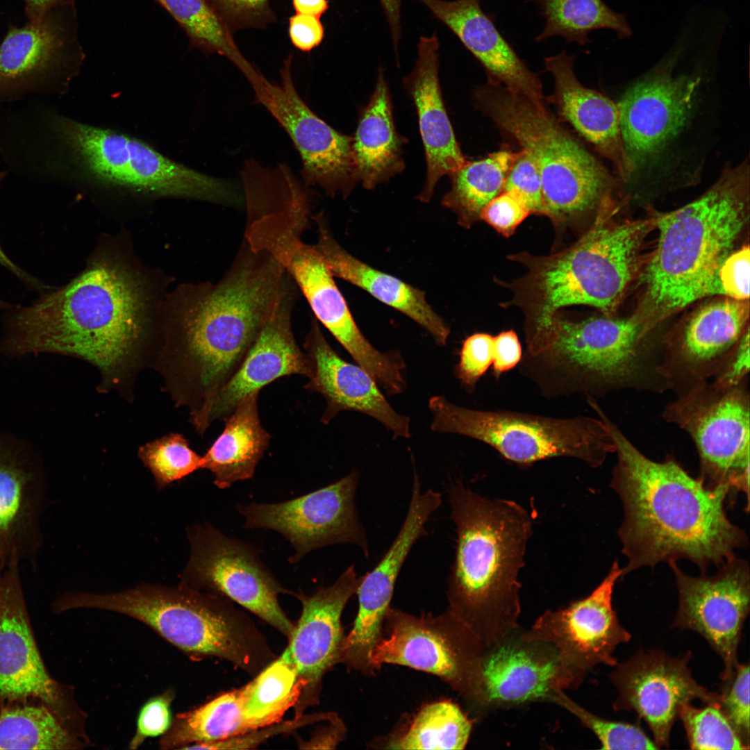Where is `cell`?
I'll return each mask as SVG.
<instances>
[{"label": "cell", "mask_w": 750, "mask_h": 750, "mask_svg": "<svg viewBox=\"0 0 750 750\" xmlns=\"http://www.w3.org/2000/svg\"><path fill=\"white\" fill-rule=\"evenodd\" d=\"M592 410L607 427L617 455L611 486L624 512L618 531L628 560L623 575L682 558L705 570L721 565L747 544L744 531L727 517V489L706 487L672 457L651 460L598 404Z\"/></svg>", "instance_id": "6da1fadb"}, {"label": "cell", "mask_w": 750, "mask_h": 750, "mask_svg": "<svg viewBox=\"0 0 750 750\" xmlns=\"http://www.w3.org/2000/svg\"><path fill=\"white\" fill-rule=\"evenodd\" d=\"M291 281L270 253L244 240L218 282L188 288L178 336L162 357L170 390L190 414L205 413L235 374Z\"/></svg>", "instance_id": "7a4b0ae2"}, {"label": "cell", "mask_w": 750, "mask_h": 750, "mask_svg": "<svg viewBox=\"0 0 750 750\" xmlns=\"http://www.w3.org/2000/svg\"><path fill=\"white\" fill-rule=\"evenodd\" d=\"M147 301L125 267L100 258L67 285L31 305L11 308L3 349L12 355L50 352L97 367L105 383L126 378L140 356Z\"/></svg>", "instance_id": "3957f363"}, {"label": "cell", "mask_w": 750, "mask_h": 750, "mask_svg": "<svg viewBox=\"0 0 750 750\" xmlns=\"http://www.w3.org/2000/svg\"><path fill=\"white\" fill-rule=\"evenodd\" d=\"M449 497L457 545L448 580L447 609L487 649L520 626L518 574L532 520L517 503L482 497L460 483L451 485Z\"/></svg>", "instance_id": "277c9868"}, {"label": "cell", "mask_w": 750, "mask_h": 750, "mask_svg": "<svg viewBox=\"0 0 750 750\" xmlns=\"http://www.w3.org/2000/svg\"><path fill=\"white\" fill-rule=\"evenodd\" d=\"M615 208L611 197L606 198L592 226L560 251L510 256L526 269L510 284L513 297L509 304L525 314L528 353L542 350L560 309L588 306L610 317L620 302L635 273L648 222L617 220Z\"/></svg>", "instance_id": "5b68a950"}, {"label": "cell", "mask_w": 750, "mask_h": 750, "mask_svg": "<svg viewBox=\"0 0 750 750\" xmlns=\"http://www.w3.org/2000/svg\"><path fill=\"white\" fill-rule=\"evenodd\" d=\"M20 151L35 178L63 160L101 183L136 192L226 205L242 199L231 182L180 165L136 138L83 124L34 104L24 122Z\"/></svg>", "instance_id": "8992f818"}, {"label": "cell", "mask_w": 750, "mask_h": 750, "mask_svg": "<svg viewBox=\"0 0 750 750\" xmlns=\"http://www.w3.org/2000/svg\"><path fill=\"white\" fill-rule=\"evenodd\" d=\"M749 166L725 169L701 197L656 219V249L644 272L646 299L656 322L708 294H722L719 268L744 224Z\"/></svg>", "instance_id": "52a82bcc"}, {"label": "cell", "mask_w": 750, "mask_h": 750, "mask_svg": "<svg viewBox=\"0 0 750 750\" xmlns=\"http://www.w3.org/2000/svg\"><path fill=\"white\" fill-rule=\"evenodd\" d=\"M57 612L75 608L112 611L146 624L190 658H218L250 673L265 665V640L245 615L224 597L179 584H142L122 592L67 593Z\"/></svg>", "instance_id": "ba28073f"}, {"label": "cell", "mask_w": 750, "mask_h": 750, "mask_svg": "<svg viewBox=\"0 0 750 750\" xmlns=\"http://www.w3.org/2000/svg\"><path fill=\"white\" fill-rule=\"evenodd\" d=\"M476 97L483 110L536 163L542 180L543 215L561 226L598 210L610 196L612 176L543 101L492 82Z\"/></svg>", "instance_id": "9c48e42d"}, {"label": "cell", "mask_w": 750, "mask_h": 750, "mask_svg": "<svg viewBox=\"0 0 750 750\" xmlns=\"http://www.w3.org/2000/svg\"><path fill=\"white\" fill-rule=\"evenodd\" d=\"M651 330L640 316L553 318L545 351L528 356L558 390L600 393L624 389H669L659 372L660 358L642 342Z\"/></svg>", "instance_id": "30bf717a"}, {"label": "cell", "mask_w": 750, "mask_h": 750, "mask_svg": "<svg viewBox=\"0 0 750 750\" xmlns=\"http://www.w3.org/2000/svg\"><path fill=\"white\" fill-rule=\"evenodd\" d=\"M431 428L479 440L521 465L558 456L600 466L615 445L603 421L586 416L556 418L507 410H481L432 396Z\"/></svg>", "instance_id": "8fae6325"}, {"label": "cell", "mask_w": 750, "mask_h": 750, "mask_svg": "<svg viewBox=\"0 0 750 750\" xmlns=\"http://www.w3.org/2000/svg\"><path fill=\"white\" fill-rule=\"evenodd\" d=\"M485 649L474 631L448 609L438 615L423 612L416 616L390 607L369 660L375 672L392 664L435 675L486 710Z\"/></svg>", "instance_id": "7c38bea8"}, {"label": "cell", "mask_w": 750, "mask_h": 750, "mask_svg": "<svg viewBox=\"0 0 750 750\" xmlns=\"http://www.w3.org/2000/svg\"><path fill=\"white\" fill-rule=\"evenodd\" d=\"M749 406L747 381L724 390L706 382L679 394L662 413L693 440L702 483L729 494L742 492L748 499Z\"/></svg>", "instance_id": "4fadbf2b"}, {"label": "cell", "mask_w": 750, "mask_h": 750, "mask_svg": "<svg viewBox=\"0 0 750 750\" xmlns=\"http://www.w3.org/2000/svg\"><path fill=\"white\" fill-rule=\"evenodd\" d=\"M187 535L190 556L181 584L224 597L289 638L294 624L278 597L290 592L261 562L256 549L209 524L188 528Z\"/></svg>", "instance_id": "5bb4252c"}, {"label": "cell", "mask_w": 750, "mask_h": 750, "mask_svg": "<svg viewBox=\"0 0 750 750\" xmlns=\"http://www.w3.org/2000/svg\"><path fill=\"white\" fill-rule=\"evenodd\" d=\"M292 56L284 60L281 81L274 83L260 72L248 80L255 100L288 134L302 163L306 188L318 186L329 197L347 198L358 182L353 138L339 133L317 116L299 94L291 74Z\"/></svg>", "instance_id": "9a60e30c"}, {"label": "cell", "mask_w": 750, "mask_h": 750, "mask_svg": "<svg viewBox=\"0 0 750 750\" xmlns=\"http://www.w3.org/2000/svg\"><path fill=\"white\" fill-rule=\"evenodd\" d=\"M17 561L0 573V699L36 701L49 707L79 738L86 716L72 688L55 680L38 647L25 602Z\"/></svg>", "instance_id": "2e32d148"}, {"label": "cell", "mask_w": 750, "mask_h": 750, "mask_svg": "<svg viewBox=\"0 0 750 750\" xmlns=\"http://www.w3.org/2000/svg\"><path fill=\"white\" fill-rule=\"evenodd\" d=\"M359 474L353 470L339 481L297 498L276 503L238 505L247 528L271 529L292 544L296 563L309 552L335 544L351 543L369 555L364 527L354 503Z\"/></svg>", "instance_id": "e0dca14e"}, {"label": "cell", "mask_w": 750, "mask_h": 750, "mask_svg": "<svg viewBox=\"0 0 750 750\" xmlns=\"http://www.w3.org/2000/svg\"><path fill=\"white\" fill-rule=\"evenodd\" d=\"M668 563L678 592L674 626L702 635L724 662L721 678L729 679L739 664L738 649L749 612L748 563L733 556L715 575L694 577L683 572L676 561Z\"/></svg>", "instance_id": "ac0fdd59"}, {"label": "cell", "mask_w": 750, "mask_h": 750, "mask_svg": "<svg viewBox=\"0 0 750 750\" xmlns=\"http://www.w3.org/2000/svg\"><path fill=\"white\" fill-rule=\"evenodd\" d=\"M691 654L672 658L660 651H638L617 664L610 678L619 696L615 710L634 711L648 725L658 749L669 745L680 707L696 699L719 706L720 694L708 690L692 677Z\"/></svg>", "instance_id": "d6986e66"}, {"label": "cell", "mask_w": 750, "mask_h": 750, "mask_svg": "<svg viewBox=\"0 0 750 750\" xmlns=\"http://www.w3.org/2000/svg\"><path fill=\"white\" fill-rule=\"evenodd\" d=\"M441 502L439 492L431 489L422 492L419 481L414 479L408 512L397 536L377 565L362 576L357 588L358 612L344 637L339 662L349 669L374 674L370 654L381 638L400 570L415 542L426 534V523Z\"/></svg>", "instance_id": "ffe728a7"}, {"label": "cell", "mask_w": 750, "mask_h": 750, "mask_svg": "<svg viewBox=\"0 0 750 750\" xmlns=\"http://www.w3.org/2000/svg\"><path fill=\"white\" fill-rule=\"evenodd\" d=\"M622 575L623 569L615 561L589 595L544 612L530 629L522 630V638L552 644L567 663L586 673L600 664L615 667V649L631 639L612 607L613 588Z\"/></svg>", "instance_id": "44dd1931"}, {"label": "cell", "mask_w": 750, "mask_h": 750, "mask_svg": "<svg viewBox=\"0 0 750 750\" xmlns=\"http://www.w3.org/2000/svg\"><path fill=\"white\" fill-rule=\"evenodd\" d=\"M519 626L485 649L487 710L551 701L556 689L576 690L586 672L567 663L552 644L522 638Z\"/></svg>", "instance_id": "7402d4cb"}, {"label": "cell", "mask_w": 750, "mask_h": 750, "mask_svg": "<svg viewBox=\"0 0 750 750\" xmlns=\"http://www.w3.org/2000/svg\"><path fill=\"white\" fill-rule=\"evenodd\" d=\"M361 579L351 565L328 588H321L310 595L292 593L301 603L302 610L282 653L294 665L303 684L294 706L296 716L319 701L322 678L339 663L345 637L342 614Z\"/></svg>", "instance_id": "603a6c76"}, {"label": "cell", "mask_w": 750, "mask_h": 750, "mask_svg": "<svg viewBox=\"0 0 750 750\" xmlns=\"http://www.w3.org/2000/svg\"><path fill=\"white\" fill-rule=\"evenodd\" d=\"M699 77L674 76L667 66L631 86L617 103L626 154L635 170L649 163L688 120Z\"/></svg>", "instance_id": "cb8c5ba5"}, {"label": "cell", "mask_w": 750, "mask_h": 750, "mask_svg": "<svg viewBox=\"0 0 750 750\" xmlns=\"http://www.w3.org/2000/svg\"><path fill=\"white\" fill-rule=\"evenodd\" d=\"M303 232L285 214H271L247 222L244 240L270 253L301 291L317 321L334 338L344 336L356 322L322 256L301 240Z\"/></svg>", "instance_id": "d4e9b609"}, {"label": "cell", "mask_w": 750, "mask_h": 750, "mask_svg": "<svg viewBox=\"0 0 750 750\" xmlns=\"http://www.w3.org/2000/svg\"><path fill=\"white\" fill-rule=\"evenodd\" d=\"M748 300L729 297L699 308L672 339L661 356L659 372L678 394L715 375L748 328Z\"/></svg>", "instance_id": "484cf974"}, {"label": "cell", "mask_w": 750, "mask_h": 750, "mask_svg": "<svg viewBox=\"0 0 750 750\" xmlns=\"http://www.w3.org/2000/svg\"><path fill=\"white\" fill-rule=\"evenodd\" d=\"M297 286L292 281L247 352L237 372L217 393L205 415L201 434L224 419L247 394L280 378L298 374L310 378L312 362L296 342L292 314Z\"/></svg>", "instance_id": "4316f807"}, {"label": "cell", "mask_w": 750, "mask_h": 750, "mask_svg": "<svg viewBox=\"0 0 750 750\" xmlns=\"http://www.w3.org/2000/svg\"><path fill=\"white\" fill-rule=\"evenodd\" d=\"M303 347L312 366L305 388L320 394L326 401L321 419L323 424H329L342 411H353L374 418L390 431L394 438L410 437V418L392 408L365 369L337 353L315 319H311Z\"/></svg>", "instance_id": "83f0119b"}, {"label": "cell", "mask_w": 750, "mask_h": 750, "mask_svg": "<svg viewBox=\"0 0 750 750\" xmlns=\"http://www.w3.org/2000/svg\"><path fill=\"white\" fill-rule=\"evenodd\" d=\"M56 9L40 21L10 28L0 45V104L60 90L71 40Z\"/></svg>", "instance_id": "f1b7e54d"}, {"label": "cell", "mask_w": 750, "mask_h": 750, "mask_svg": "<svg viewBox=\"0 0 750 750\" xmlns=\"http://www.w3.org/2000/svg\"><path fill=\"white\" fill-rule=\"evenodd\" d=\"M41 466L26 451L0 441V560L34 565L42 537L46 495Z\"/></svg>", "instance_id": "f546056e"}, {"label": "cell", "mask_w": 750, "mask_h": 750, "mask_svg": "<svg viewBox=\"0 0 750 750\" xmlns=\"http://www.w3.org/2000/svg\"><path fill=\"white\" fill-rule=\"evenodd\" d=\"M447 26L485 69L490 82L536 101L542 83L496 26L480 0H417Z\"/></svg>", "instance_id": "4dcf8cb0"}, {"label": "cell", "mask_w": 750, "mask_h": 750, "mask_svg": "<svg viewBox=\"0 0 750 750\" xmlns=\"http://www.w3.org/2000/svg\"><path fill=\"white\" fill-rule=\"evenodd\" d=\"M440 42L435 33L422 36L417 44V59L404 85L415 103L424 147L427 176L418 199L428 203L438 181L459 169L466 160L456 141L440 90Z\"/></svg>", "instance_id": "1f68e13d"}, {"label": "cell", "mask_w": 750, "mask_h": 750, "mask_svg": "<svg viewBox=\"0 0 750 750\" xmlns=\"http://www.w3.org/2000/svg\"><path fill=\"white\" fill-rule=\"evenodd\" d=\"M574 59L565 51L544 58L545 69L554 81L552 101L560 115L626 181L635 168L624 146L617 103L579 82L574 71Z\"/></svg>", "instance_id": "d6a6232c"}, {"label": "cell", "mask_w": 750, "mask_h": 750, "mask_svg": "<svg viewBox=\"0 0 750 750\" xmlns=\"http://www.w3.org/2000/svg\"><path fill=\"white\" fill-rule=\"evenodd\" d=\"M312 218L318 232L314 247L334 276L362 289L408 317L424 328L438 345L447 344L451 330L427 302L424 291L374 269L349 253L335 239L323 212Z\"/></svg>", "instance_id": "836d02e7"}, {"label": "cell", "mask_w": 750, "mask_h": 750, "mask_svg": "<svg viewBox=\"0 0 750 750\" xmlns=\"http://www.w3.org/2000/svg\"><path fill=\"white\" fill-rule=\"evenodd\" d=\"M259 391L247 394L224 419V428L203 457V469L213 475L219 489L251 478L267 450L271 436L262 426L258 408Z\"/></svg>", "instance_id": "e575fe53"}, {"label": "cell", "mask_w": 750, "mask_h": 750, "mask_svg": "<svg viewBox=\"0 0 750 750\" xmlns=\"http://www.w3.org/2000/svg\"><path fill=\"white\" fill-rule=\"evenodd\" d=\"M390 96L382 67L369 102L360 119L353 142L358 182L367 190L388 182L404 168L405 142L396 131Z\"/></svg>", "instance_id": "d590c367"}, {"label": "cell", "mask_w": 750, "mask_h": 750, "mask_svg": "<svg viewBox=\"0 0 750 750\" xmlns=\"http://www.w3.org/2000/svg\"><path fill=\"white\" fill-rule=\"evenodd\" d=\"M244 686L213 698L173 717L159 742L162 749H185L197 743L221 741L249 731L244 713Z\"/></svg>", "instance_id": "8d00e7d4"}, {"label": "cell", "mask_w": 750, "mask_h": 750, "mask_svg": "<svg viewBox=\"0 0 750 750\" xmlns=\"http://www.w3.org/2000/svg\"><path fill=\"white\" fill-rule=\"evenodd\" d=\"M519 152L501 150L466 162L452 172L451 186L442 205L451 211L458 224L471 228L480 220L483 208L503 191L506 179Z\"/></svg>", "instance_id": "74e56055"}, {"label": "cell", "mask_w": 750, "mask_h": 750, "mask_svg": "<svg viewBox=\"0 0 750 750\" xmlns=\"http://www.w3.org/2000/svg\"><path fill=\"white\" fill-rule=\"evenodd\" d=\"M89 744L47 706L5 702L0 708V749H77Z\"/></svg>", "instance_id": "f35d334b"}, {"label": "cell", "mask_w": 750, "mask_h": 750, "mask_svg": "<svg viewBox=\"0 0 750 750\" xmlns=\"http://www.w3.org/2000/svg\"><path fill=\"white\" fill-rule=\"evenodd\" d=\"M473 722L449 700L423 706L406 728L392 733L379 744L390 749H463Z\"/></svg>", "instance_id": "ab89813d"}, {"label": "cell", "mask_w": 750, "mask_h": 750, "mask_svg": "<svg viewBox=\"0 0 750 750\" xmlns=\"http://www.w3.org/2000/svg\"><path fill=\"white\" fill-rule=\"evenodd\" d=\"M545 20L543 31L535 37L542 42L561 36L568 43L585 45L588 35L597 29L615 31L619 39L628 38L631 29L623 14L611 10L602 0H535Z\"/></svg>", "instance_id": "60d3db41"}, {"label": "cell", "mask_w": 750, "mask_h": 750, "mask_svg": "<svg viewBox=\"0 0 750 750\" xmlns=\"http://www.w3.org/2000/svg\"><path fill=\"white\" fill-rule=\"evenodd\" d=\"M303 684L282 653L244 685V713L250 731L278 722L297 704Z\"/></svg>", "instance_id": "b9f144b4"}, {"label": "cell", "mask_w": 750, "mask_h": 750, "mask_svg": "<svg viewBox=\"0 0 750 750\" xmlns=\"http://www.w3.org/2000/svg\"><path fill=\"white\" fill-rule=\"evenodd\" d=\"M177 22L191 44L204 53H217L244 75L254 66L236 45L233 33L208 0H156Z\"/></svg>", "instance_id": "7bdbcfd3"}, {"label": "cell", "mask_w": 750, "mask_h": 750, "mask_svg": "<svg viewBox=\"0 0 750 750\" xmlns=\"http://www.w3.org/2000/svg\"><path fill=\"white\" fill-rule=\"evenodd\" d=\"M138 456L153 475L158 489L203 468V457L179 433H170L140 447Z\"/></svg>", "instance_id": "ee69618b"}, {"label": "cell", "mask_w": 750, "mask_h": 750, "mask_svg": "<svg viewBox=\"0 0 750 750\" xmlns=\"http://www.w3.org/2000/svg\"><path fill=\"white\" fill-rule=\"evenodd\" d=\"M692 749H749L719 708L709 705L702 708L690 703L678 710Z\"/></svg>", "instance_id": "f6af8a7d"}, {"label": "cell", "mask_w": 750, "mask_h": 750, "mask_svg": "<svg viewBox=\"0 0 750 750\" xmlns=\"http://www.w3.org/2000/svg\"><path fill=\"white\" fill-rule=\"evenodd\" d=\"M574 715L598 738L603 749H658L655 742L638 726L610 721L588 711L556 689L551 701Z\"/></svg>", "instance_id": "bcb514c9"}, {"label": "cell", "mask_w": 750, "mask_h": 750, "mask_svg": "<svg viewBox=\"0 0 750 750\" xmlns=\"http://www.w3.org/2000/svg\"><path fill=\"white\" fill-rule=\"evenodd\" d=\"M719 708L740 739L749 748V665L738 664L732 676L725 681Z\"/></svg>", "instance_id": "7dc6e473"}, {"label": "cell", "mask_w": 750, "mask_h": 750, "mask_svg": "<svg viewBox=\"0 0 750 750\" xmlns=\"http://www.w3.org/2000/svg\"><path fill=\"white\" fill-rule=\"evenodd\" d=\"M334 713L333 712H326L307 715H301L295 717L292 720L283 722H278L221 741L194 744L188 746L185 749H253L273 736L292 732L309 724L321 722L332 717Z\"/></svg>", "instance_id": "c3c4849f"}, {"label": "cell", "mask_w": 750, "mask_h": 750, "mask_svg": "<svg viewBox=\"0 0 750 750\" xmlns=\"http://www.w3.org/2000/svg\"><path fill=\"white\" fill-rule=\"evenodd\" d=\"M492 361L493 337L486 333H476L462 342L454 372L467 390H473Z\"/></svg>", "instance_id": "681fc988"}, {"label": "cell", "mask_w": 750, "mask_h": 750, "mask_svg": "<svg viewBox=\"0 0 750 750\" xmlns=\"http://www.w3.org/2000/svg\"><path fill=\"white\" fill-rule=\"evenodd\" d=\"M208 1L232 33L248 28H265L275 20L269 0Z\"/></svg>", "instance_id": "f907efd6"}, {"label": "cell", "mask_w": 750, "mask_h": 750, "mask_svg": "<svg viewBox=\"0 0 750 750\" xmlns=\"http://www.w3.org/2000/svg\"><path fill=\"white\" fill-rule=\"evenodd\" d=\"M503 190L517 193L531 214L543 215L542 185L540 174L531 156L522 150L506 179Z\"/></svg>", "instance_id": "816d5d0a"}, {"label": "cell", "mask_w": 750, "mask_h": 750, "mask_svg": "<svg viewBox=\"0 0 750 750\" xmlns=\"http://www.w3.org/2000/svg\"><path fill=\"white\" fill-rule=\"evenodd\" d=\"M174 693L172 689L149 699L138 713L135 735L128 749L139 748L149 738L163 735L169 728L173 717L172 703Z\"/></svg>", "instance_id": "f5cc1de1"}, {"label": "cell", "mask_w": 750, "mask_h": 750, "mask_svg": "<svg viewBox=\"0 0 750 750\" xmlns=\"http://www.w3.org/2000/svg\"><path fill=\"white\" fill-rule=\"evenodd\" d=\"M531 214L527 205L517 193L503 190L483 208L480 219L503 236L510 237Z\"/></svg>", "instance_id": "db71d44e"}, {"label": "cell", "mask_w": 750, "mask_h": 750, "mask_svg": "<svg viewBox=\"0 0 750 750\" xmlns=\"http://www.w3.org/2000/svg\"><path fill=\"white\" fill-rule=\"evenodd\" d=\"M749 247L745 246L724 260L718 272L722 294L736 300H749Z\"/></svg>", "instance_id": "11a10c76"}, {"label": "cell", "mask_w": 750, "mask_h": 750, "mask_svg": "<svg viewBox=\"0 0 750 750\" xmlns=\"http://www.w3.org/2000/svg\"><path fill=\"white\" fill-rule=\"evenodd\" d=\"M749 372V331L745 330L738 342L713 376L718 389L735 387L746 381Z\"/></svg>", "instance_id": "9f6ffc18"}, {"label": "cell", "mask_w": 750, "mask_h": 750, "mask_svg": "<svg viewBox=\"0 0 750 750\" xmlns=\"http://www.w3.org/2000/svg\"><path fill=\"white\" fill-rule=\"evenodd\" d=\"M288 33L297 49L309 52L322 42L324 28L319 17L296 13L289 18Z\"/></svg>", "instance_id": "6f0895ef"}, {"label": "cell", "mask_w": 750, "mask_h": 750, "mask_svg": "<svg viewBox=\"0 0 750 750\" xmlns=\"http://www.w3.org/2000/svg\"><path fill=\"white\" fill-rule=\"evenodd\" d=\"M522 358L521 343L514 331H504L493 337L492 368L496 377L512 369Z\"/></svg>", "instance_id": "680465c9"}, {"label": "cell", "mask_w": 750, "mask_h": 750, "mask_svg": "<svg viewBox=\"0 0 750 750\" xmlns=\"http://www.w3.org/2000/svg\"><path fill=\"white\" fill-rule=\"evenodd\" d=\"M345 725L335 713L324 722L322 728L316 729L309 740L299 742V748L306 749H333L346 737Z\"/></svg>", "instance_id": "91938a15"}, {"label": "cell", "mask_w": 750, "mask_h": 750, "mask_svg": "<svg viewBox=\"0 0 750 750\" xmlns=\"http://www.w3.org/2000/svg\"><path fill=\"white\" fill-rule=\"evenodd\" d=\"M8 171L0 172V187L3 181L8 175ZM0 265L8 269L13 274H15L18 278L26 284L28 287H31L35 290H43L44 289V285L38 279L29 275L25 271L22 269L19 266L15 264L12 260H10L0 245ZM9 305L0 299V309L9 308Z\"/></svg>", "instance_id": "94428289"}, {"label": "cell", "mask_w": 750, "mask_h": 750, "mask_svg": "<svg viewBox=\"0 0 750 750\" xmlns=\"http://www.w3.org/2000/svg\"><path fill=\"white\" fill-rule=\"evenodd\" d=\"M403 0H380L391 33L392 41L397 52L401 38V7Z\"/></svg>", "instance_id": "6125c7cd"}, {"label": "cell", "mask_w": 750, "mask_h": 750, "mask_svg": "<svg viewBox=\"0 0 750 750\" xmlns=\"http://www.w3.org/2000/svg\"><path fill=\"white\" fill-rule=\"evenodd\" d=\"M69 0H24L25 12L29 22H38L49 12L67 3Z\"/></svg>", "instance_id": "be15d7a7"}, {"label": "cell", "mask_w": 750, "mask_h": 750, "mask_svg": "<svg viewBox=\"0 0 750 750\" xmlns=\"http://www.w3.org/2000/svg\"><path fill=\"white\" fill-rule=\"evenodd\" d=\"M296 13L320 17L328 9V0H292Z\"/></svg>", "instance_id": "e7e4bbea"}, {"label": "cell", "mask_w": 750, "mask_h": 750, "mask_svg": "<svg viewBox=\"0 0 750 750\" xmlns=\"http://www.w3.org/2000/svg\"><path fill=\"white\" fill-rule=\"evenodd\" d=\"M6 567V564L0 560V573Z\"/></svg>", "instance_id": "03108f58"}]
</instances>
